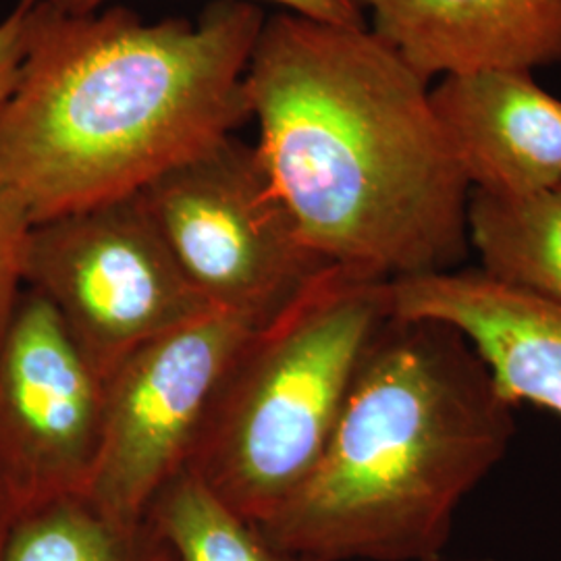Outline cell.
<instances>
[{"label": "cell", "mask_w": 561, "mask_h": 561, "mask_svg": "<svg viewBox=\"0 0 561 561\" xmlns=\"http://www.w3.org/2000/svg\"><path fill=\"white\" fill-rule=\"evenodd\" d=\"M245 88L266 175L322 261L382 279L458 268L472 187L431 83L368 25L266 18Z\"/></svg>", "instance_id": "cell-1"}, {"label": "cell", "mask_w": 561, "mask_h": 561, "mask_svg": "<svg viewBox=\"0 0 561 561\" xmlns=\"http://www.w3.org/2000/svg\"><path fill=\"white\" fill-rule=\"evenodd\" d=\"M266 15L215 0L198 20L48 0L0 115V181L32 222L140 194L252 119L245 73Z\"/></svg>", "instance_id": "cell-2"}, {"label": "cell", "mask_w": 561, "mask_h": 561, "mask_svg": "<svg viewBox=\"0 0 561 561\" xmlns=\"http://www.w3.org/2000/svg\"><path fill=\"white\" fill-rule=\"evenodd\" d=\"M514 431V405L460 331L389 319L317 466L262 533L319 561L442 558Z\"/></svg>", "instance_id": "cell-3"}, {"label": "cell", "mask_w": 561, "mask_h": 561, "mask_svg": "<svg viewBox=\"0 0 561 561\" xmlns=\"http://www.w3.org/2000/svg\"><path fill=\"white\" fill-rule=\"evenodd\" d=\"M389 319V279L324 266L243 343L185 470L264 524L317 466Z\"/></svg>", "instance_id": "cell-4"}, {"label": "cell", "mask_w": 561, "mask_h": 561, "mask_svg": "<svg viewBox=\"0 0 561 561\" xmlns=\"http://www.w3.org/2000/svg\"><path fill=\"white\" fill-rule=\"evenodd\" d=\"M140 198L181 273L215 310L266 322L329 266L301 240L256 146L236 136L150 181Z\"/></svg>", "instance_id": "cell-5"}, {"label": "cell", "mask_w": 561, "mask_h": 561, "mask_svg": "<svg viewBox=\"0 0 561 561\" xmlns=\"http://www.w3.org/2000/svg\"><path fill=\"white\" fill-rule=\"evenodd\" d=\"M23 275L104 381L150 341L215 310L181 273L140 194L36 222Z\"/></svg>", "instance_id": "cell-6"}, {"label": "cell", "mask_w": 561, "mask_h": 561, "mask_svg": "<svg viewBox=\"0 0 561 561\" xmlns=\"http://www.w3.org/2000/svg\"><path fill=\"white\" fill-rule=\"evenodd\" d=\"M261 321L210 310L150 341L104 381L101 449L85 495L121 522L146 520L180 477L243 343Z\"/></svg>", "instance_id": "cell-7"}, {"label": "cell", "mask_w": 561, "mask_h": 561, "mask_svg": "<svg viewBox=\"0 0 561 561\" xmlns=\"http://www.w3.org/2000/svg\"><path fill=\"white\" fill-rule=\"evenodd\" d=\"M104 424V379L59 314L25 289L0 345V484L18 516L85 495Z\"/></svg>", "instance_id": "cell-8"}, {"label": "cell", "mask_w": 561, "mask_h": 561, "mask_svg": "<svg viewBox=\"0 0 561 561\" xmlns=\"http://www.w3.org/2000/svg\"><path fill=\"white\" fill-rule=\"evenodd\" d=\"M391 319L445 322L486 364L503 400L561 416V304L503 285L481 268L389 279Z\"/></svg>", "instance_id": "cell-9"}, {"label": "cell", "mask_w": 561, "mask_h": 561, "mask_svg": "<svg viewBox=\"0 0 561 561\" xmlns=\"http://www.w3.org/2000/svg\"><path fill=\"white\" fill-rule=\"evenodd\" d=\"M431 102L472 192L520 198L561 185V101L530 71L445 76Z\"/></svg>", "instance_id": "cell-10"}, {"label": "cell", "mask_w": 561, "mask_h": 561, "mask_svg": "<svg viewBox=\"0 0 561 561\" xmlns=\"http://www.w3.org/2000/svg\"><path fill=\"white\" fill-rule=\"evenodd\" d=\"M422 80L561 62V0H358Z\"/></svg>", "instance_id": "cell-11"}, {"label": "cell", "mask_w": 561, "mask_h": 561, "mask_svg": "<svg viewBox=\"0 0 561 561\" xmlns=\"http://www.w3.org/2000/svg\"><path fill=\"white\" fill-rule=\"evenodd\" d=\"M468 240L482 273L561 304V185L520 198L472 192Z\"/></svg>", "instance_id": "cell-12"}, {"label": "cell", "mask_w": 561, "mask_h": 561, "mask_svg": "<svg viewBox=\"0 0 561 561\" xmlns=\"http://www.w3.org/2000/svg\"><path fill=\"white\" fill-rule=\"evenodd\" d=\"M0 561L173 560L150 522H121L88 495H65L15 518Z\"/></svg>", "instance_id": "cell-13"}, {"label": "cell", "mask_w": 561, "mask_h": 561, "mask_svg": "<svg viewBox=\"0 0 561 561\" xmlns=\"http://www.w3.org/2000/svg\"><path fill=\"white\" fill-rule=\"evenodd\" d=\"M146 520L173 561H319L271 541L190 470L162 489Z\"/></svg>", "instance_id": "cell-14"}, {"label": "cell", "mask_w": 561, "mask_h": 561, "mask_svg": "<svg viewBox=\"0 0 561 561\" xmlns=\"http://www.w3.org/2000/svg\"><path fill=\"white\" fill-rule=\"evenodd\" d=\"M34 222L13 190L0 181V345L25 291V248Z\"/></svg>", "instance_id": "cell-15"}, {"label": "cell", "mask_w": 561, "mask_h": 561, "mask_svg": "<svg viewBox=\"0 0 561 561\" xmlns=\"http://www.w3.org/2000/svg\"><path fill=\"white\" fill-rule=\"evenodd\" d=\"M46 0H18L0 21V115L11 99Z\"/></svg>", "instance_id": "cell-16"}, {"label": "cell", "mask_w": 561, "mask_h": 561, "mask_svg": "<svg viewBox=\"0 0 561 561\" xmlns=\"http://www.w3.org/2000/svg\"><path fill=\"white\" fill-rule=\"evenodd\" d=\"M268 2L280 4L283 11L296 13L308 20L335 23V25H354V27L368 25L358 0H268ZM48 4L59 13L83 15L106 7L108 0H48Z\"/></svg>", "instance_id": "cell-17"}, {"label": "cell", "mask_w": 561, "mask_h": 561, "mask_svg": "<svg viewBox=\"0 0 561 561\" xmlns=\"http://www.w3.org/2000/svg\"><path fill=\"white\" fill-rule=\"evenodd\" d=\"M15 518H18V510L11 502V497L7 495L4 486L0 484V560H2V551H4V545H7Z\"/></svg>", "instance_id": "cell-18"}, {"label": "cell", "mask_w": 561, "mask_h": 561, "mask_svg": "<svg viewBox=\"0 0 561 561\" xmlns=\"http://www.w3.org/2000/svg\"><path fill=\"white\" fill-rule=\"evenodd\" d=\"M424 561H445V560H443V556H442V558H431V560H424Z\"/></svg>", "instance_id": "cell-19"}]
</instances>
